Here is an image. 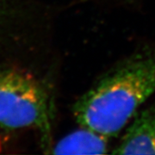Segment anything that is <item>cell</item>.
<instances>
[{
    "label": "cell",
    "instance_id": "6da1fadb",
    "mask_svg": "<svg viewBox=\"0 0 155 155\" xmlns=\"http://www.w3.org/2000/svg\"><path fill=\"white\" fill-rule=\"evenodd\" d=\"M155 92V45L130 54L102 74L75 102L80 127L115 137Z\"/></svg>",
    "mask_w": 155,
    "mask_h": 155
},
{
    "label": "cell",
    "instance_id": "5b68a950",
    "mask_svg": "<svg viewBox=\"0 0 155 155\" xmlns=\"http://www.w3.org/2000/svg\"><path fill=\"white\" fill-rule=\"evenodd\" d=\"M0 2H1V0H0Z\"/></svg>",
    "mask_w": 155,
    "mask_h": 155
},
{
    "label": "cell",
    "instance_id": "7a4b0ae2",
    "mask_svg": "<svg viewBox=\"0 0 155 155\" xmlns=\"http://www.w3.org/2000/svg\"><path fill=\"white\" fill-rule=\"evenodd\" d=\"M49 102L47 91L31 74L16 69L0 70V126L35 128L52 149Z\"/></svg>",
    "mask_w": 155,
    "mask_h": 155
},
{
    "label": "cell",
    "instance_id": "277c9868",
    "mask_svg": "<svg viewBox=\"0 0 155 155\" xmlns=\"http://www.w3.org/2000/svg\"><path fill=\"white\" fill-rule=\"evenodd\" d=\"M92 129H80L66 135L52 148L54 154H104L109 153L108 140Z\"/></svg>",
    "mask_w": 155,
    "mask_h": 155
},
{
    "label": "cell",
    "instance_id": "3957f363",
    "mask_svg": "<svg viewBox=\"0 0 155 155\" xmlns=\"http://www.w3.org/2000/svg\"><path fill=\"white\" fill-rule=\"evenodd\" d=\"M113 154H155V101L133 116Z\"/></svg>",
    "mask_w": 155,
    "mask_h": 155
}]
</instances>
